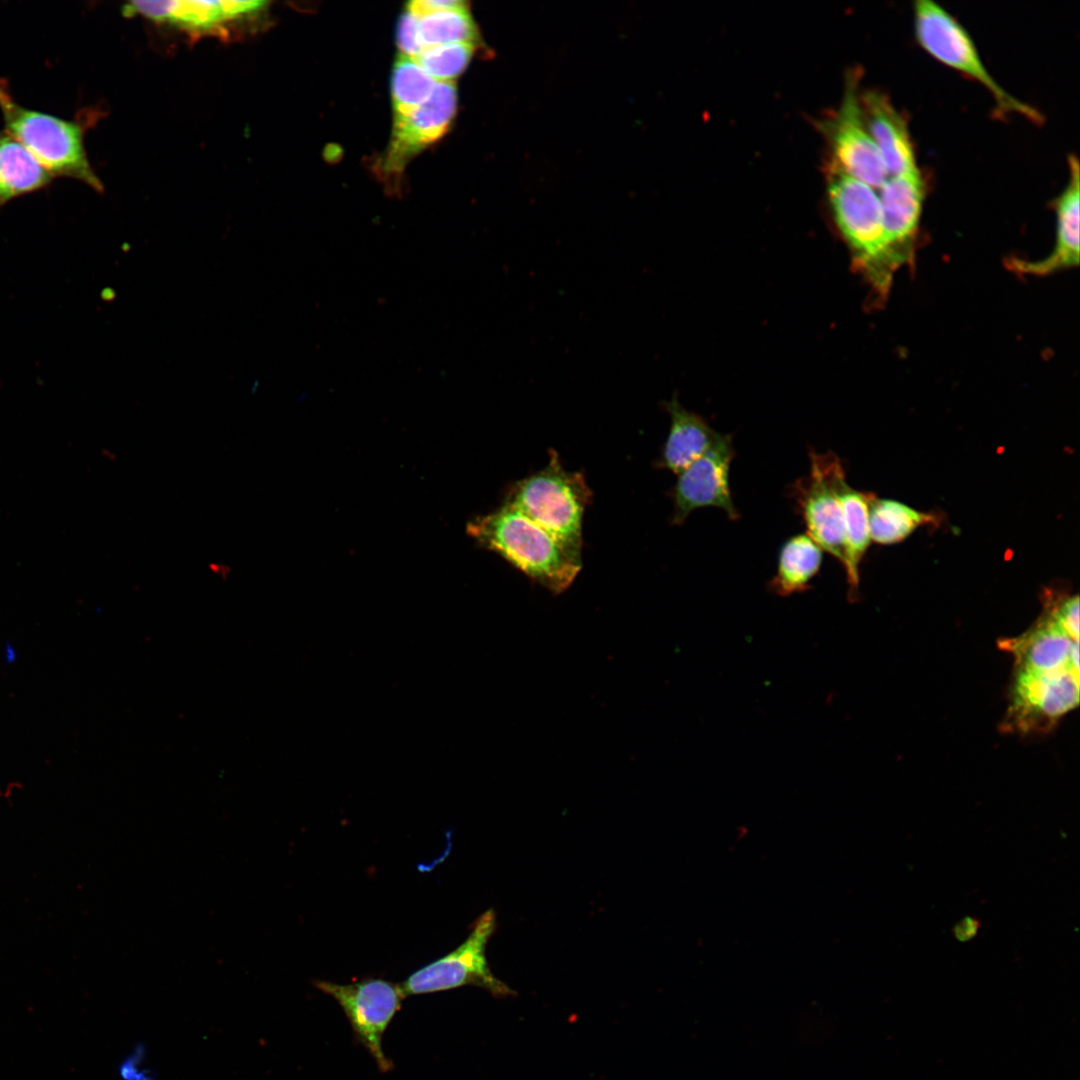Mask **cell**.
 Returning a JSON list of instances; mask_svg holds the SVG:
<instances>
[{
  "mask_svg": "<svg viewBox=\"0 0 1080 1080\" xmlns=\"http://www.w3.org/2000/svg\"><path fill=\"white\" fill-rule=\"evenodd\" d=\"M467 533L482 548L498 554L553 594L564 592L582 568L581 560L506 503L470 521Z\"/></svg>",
  "mask_w": 1080,
  "mask_h": 1080,
  "instance_id": "6da1fadb",
  "label": "cell"
},
{
  "mask_svg": "<svg viewBox=\"0 0 1080 1080\" xmlns=\"http://www.w3.org/2000/svg\"><path fill=\"white\" fill-rule=\"evenodd\" d=\"M0 111L4 130L16 138L53 176L79 180L98 192L103 184L93 171L84 136L95 111L63 119L19 104L5 79H0Z\"/></svg>",
  "mask_w": 1080,
  "mask_h": 1080,
  "instance_id": "7a4b0ae2",
  "label": "cell"
},
{
  "mask_svg": "<svg viewBox=\"0 0 1080 1080\" xmlns=\"http://www.w3.org/2000/svg\"><path fill=\"white\" fill-rule=\"evenodd\" d=\"M541 470L512 483L504 502L550 534L582 561V528L592 491L581 472L567 471L554 449Z\"/></svg>",
  "mask_w": 1080,
  "mask_h": 1080,
  "instance_id": "3957f363",
  "label": "cell"
},
{
  "mask_svg": "<svg viewBox=\"0 0 1080 1080\" xmlns=\"http://www.w3.org/2000/svg\"><path fill=\"white\" fill-rule=\"evenodd\" d=\"M828 196L856 269L878 297L885 298L896 272L887 250L878 193L832 165Z\"/></svg>",
  "mask_w": 1080,
  "mask_h": 1080,
  "instance_id": "277c9868",
  "label": "cell"
},
{
  "mask_svg": "<svg viewBox=\"0 0 1080 1080\" xmlns=\"http://www.w3.org/2000/svg\"><path fill=\"white\" fill-rule=\"evenodd\" d=\"M914 28L921 47L941 63L960 71L984 86L999 108L1034 122L1041 114L1009 94L990 74L973 39L963 25L946 9L931 0L914 4Z\"/></svg>",
  "mask_w": 1080,
  "mask_h": 1080,
  "instance_id": "5b68a950",
  "label": "cell"
},
{
  "mask_svg": "<svg viewBox=\"0 0 1080 1080\" xmlns=\"http://www.w3.org/2000/svg\"><path fill=\"white\" fill-rule=\"evenodd\" d=\"M496 929V913L489 909L472 925L466 940L456 949L422 967L399 985L404 997L476 985L495 996H509L513 991L491 972L486 947Z\"/></svg>",
  "mask_w": 1080,
  "mask_h": 1080,
  "instance_id": "8992f818",
  "label": "cell"
},
{
  "mask_svg": "<svg viewBox=\"0 0 1080 1080\" xmlns=\"http://www.w3.org/2000/svg\"><path fill=\"white\" fill-rule=\"evenodd\" d=\"M838 456L809 450L810 471L789 488V496L808 534L841 565L845 563L846 539L842 508L836 495L832 471Z\"/></svg>",
  "mask_w": 1080,
  "mask_h": 1080,
  "instance_id": "52a82bcc",
  "label": "cell"
},
{
  "mask_svg": "<svg viewBox=\"0 0 1080 1080\" xmlns=\"http://www.w3.org/2000/svg\"><path fill=\"white\" fill-rule=\"evenodd\" d=\"M848 80L841 106L826 126L833 152L832 165L878 190L889 174L866 127L857 95V78Z\"/></svg>",
  "mask_w": 1080,
  "mask_h": 1080,
  "instance_id": "ba28073f",
  "label": "cell"
},
{
  "mask_svg": "<svg viewBox=\"0 0 1080 1080\" xmlns=\"http://www.w3.org/2000/svg\"><path fill=\"white\" fill-rule=\"evenodd\" d=\"M734 455L731 436L724 434L715 446L678 474L669 493L673 502L672 524H683L692 511L703 507L720 508L730 520L740 518L729 486Z\"/></svg>",
  "mask_w": 1080,
  "mask_h": 1080,
  "instance_id": "9c48e42d",
  "label": "cell"
},
{
  "mask_svg": "<svg viewBox=\"0 0 1080 1080\" xmlns=\"http://www.w3.org/2000/svg\"><path fill=\"white\" fill-rule=\"evenodd\" d=\"M1079 703V669L1015 672L1009 719L1016 728H1047Z\"/></svg>",
  "mask_w": 1080,
  "mask_h": 1080,
  "instance_id": "30bf717a",
  "label": "cell"
},
{
  "mask_svg": "<svg viewBox=\"0 0 1080 1080\" xmlns=\"http://www.w3.org/2000/svg\"><path fill=\"white\" fill-rule=\"evenodd\" d=\"M457 109V91L451 82H436L429 98L406 117L393 121L392 137L380 170L391 181L401 176L408 162L439 140L450 127Z\"/></svg>",
  "mask_w": 1080,
  "mask_h": 1080,
  "instance_id": "8fae6325",
  "label": "cell"
},
{
  "mask_svg": "<svg viewBox=\"0 0 1080 1080\" xmlns=\"http://www.w3.org/2000/svg\"><path fill=\"white\" fill-rule=\"evenodd\" d=\"M315 985L332 996L342 1007L355 1032L376 1059L387 1070L390 1063L382 1051V1035L401 1005L404 995L399 987L382 979H369L351 984L317 981Z\"/></svg>",
  "mask_w": 1080,
  "mask_h": 1080,
  "instance_id": "7c38bea8",
  "label": "cell"
},
{
  "mask_svg": "<svg viewBox=\"0 0 1080 1080\" xmlns=\"http://www.w3.org/2000/svg\"><path fill=\"white\" fill-rule=\"evenodd\" d=\"M878 190L887 250L897 272L914 256L925 184L917 168L889 176Z\"/></svg>",
  "mask_w": 1080,
  "mask_h": 1080,
  "instance_id": "4fadbf2b",
  "label": "cell"
},
{
  "mask_svg": "<svg viewBox=\"0 0 1080 1080\" xmlns=\"http://www.w3.org/2000/svg\"><path fill=\"white\" fill-rule=\"evenodd\" d=\"M267 4L264 1H131L124 5L123 14L202 33L255 16Z\"/></svg>",
  "mask_w": 1080,
  "mask_h": 1080,
  "instance_id": "5bb4252c",
  "label": "cell"
},
{
  "mask_svg": "<svg viewBox=\"0 0 1080 1080\" xmlns=\"http://www.w3.org/2000/svg\"><path fill=\"white\" fill-rule=\"evenodd\" d=\"M1068 162L1069 179L1055 202L1056 239L1052 251L1035 261L1013 258L1009 261L1011 270L1042 276L1079 264V164L1075 156Z\"/></svg>",
  "mask_w": 1080,
  "mask_h": 1080,
  "instance_id": "9a60e30c",
  "label": "cell"
},
{
  "mask_svg": "<svg viewBox=\"0 0 1080 1080\" xmlns=\"http://www.w3.org/2000/svg\"><path fill=\"white\" fill-rule=\"evenodd\" d=\"M1001 644L1014 655L1018 671L1079 669V640L1070 637L1047 612L1030 630Z\"/></svg>",
  "mask_w": 1080,
  "mask_h": 1080,
  "instance_id": "2e32d148",
  "label": "cell"
},
{
  "mask_svg": "<svg viewBox=\"0 0 1080 1080\" xmlns=\"http://www.w3.org/2000/svg\"><path fill=\"white\" fill-rule=\"evenodd\" d=\"M860 104L866 127L889 176L917 169L906 121L888 97L878 91H868L860 97Z\"/></svg>",
  "mask_w": 1080,
  "mask_h": 1080,
  "instance_id": "e0dca14e",
  "label": "cell"
},
{
  "mask_svg": "<svg viewBox=\"0 0 1080 1080\" xmlns=\"http://www.w3.org/2000/svg\"><path fill=\"white\" fill-rule=\"evenodd\" d=\"M670 428L656 467L678 475L723 437L700 415L685 409L674 397L664 403Z\"/></svg>",
  "mask_w": 1080,
  "mask_h": 1080,
  "instance_id": "ac0fdd59",
  "label": "cell"
},
{
  "mask_svg": "<svg viewBox=\"0 0 1080 1080\" xmlns=\"http://www.w3.org/2000/svg\"><path fill=\"white\" fill-rule=\"evenodd\" d=\"M832 480L839 499L845 527L846 555L843 565L849 600H855L859 587V566L870 545L869 508L873 494L858 491L846 481L842 462L837 458L832 471Z\"/></svg>",
  "mask_w": 1080,
  "mask_h": 1080,
  "instance_id": "d6986e66",
  "label": "cell"
},
{
  "mask_svg": "<svg viewBox=\"0 0 1080 1080\" xmlns=\"http://www.w3.org/2000/svg\"><path fill=\"white\" fill-rule=\"evenodd\" d=\"M53 176L7 131H0V209L10 200L49 186Z\"/></svg>",
  "mask_w": 1080,
  "mask_h": 1080,
  "instance_id": "ffe728a7",
  "label": "cell"
},
{
  "mask_svg": "<svg viewBox=\"0 0 1080 1080\" xmlns=\"http://www.w3.org/2000/svg\"><path fill=\"white\" fill-rule=\"evenodd\" d=\"M823 561V550L806 533L789 537L781 545L777 571L768 583L776 595L786 597L810 588Z\"/></svg>",
  "mask_w": 1080,
  "mask_h": 1080,
  "instance_id": "44dd1931",
  "label": "cell"
},
{
  "mask_svg": "<svg viewBox=\"0 0 1080 1080\" xmlns=\"http://www.w3.org/2000/svg\"><path fill=\"white\" fill-rule=\"evenodd\" d=\"M936 516L911 508L892 499L873 495L869 508L870 539L877 544L891 545L910 536L917 528L936 522Z\"/></svg>",
  "mask_w": 1080,
  "mask_h": 1080,
  "instance_id": "7402d4cb",
  "label": "cell"
},
{
  "mask_svg": "<svg viewBox=\"0 0 1080 1080\" xmlns=\"http://www.w3.org/2000/svg\"><path fill=\"white\" fill-rule=\"evenodd\" d=\"M436 81L414 58L400 54L392 75L393 120H399L423 104L432 93Z\"/></svg>",
  "mask_w": 1080,
  "mask_h": 1080,
  "instance_id": "603a6c76",
  "label": "cell"
},
{
  "mask_svg": "<svg viewBox=\"0 0 1080 1080\" xmlns=\"http://www.w3.org/2000/svg\"><path fill=\"white\" fill-rule=\"evenodd\" d=\"M419 35L424 48L465 43L478 46L479 30L469 8L438 12L419 18Z\"/></svg>",
  "mask_w": 1080,
  "mask_h": 1080,
  "instance_id": "cb8c5ba5",
  "label": "cell"
},
{
  "mask_svg": "<svg viewBox=\"0 0 1080 1080\" xmlns=\"http://www.w3.org/2000/svg\"><path fill=\"white\" fill-rule=\"evenodd\" d=\"M476 47L465 43L437 45L414 59L436 82H451L466 69Z\"/></svg>",
  "mask_w": 1080,
  "mask_h": 1080,
  "instance_id": "d4e9b609",
  "label": "cell"
},
{
  "mask_svg": "<svg viewBox=\"0 0 1080 1080\" xmlns=\"http://www.w3.org/2000/svg\"><path fill=\"white\" fill-rule=\"evenodd\" d=\"M1046 612L1070 637L1079 640V597L1077 594L1049 604Z\"/></svg>",
  "mask_w": 1080,
  "mask_h": 1080,
  "instance_id": "484cf974",
  "label": "cell"
},
{
  "mask_svg": "<svg viewBox=\"0 0 1080 1080\" xmlns=\"http://www.w3.org/2000/svg\"><path fill=\"white\" fill-rule=\"evenodd\" d=\"M397 44L400 54L411 58L417 57L425 50L419 35V18L409 11L400 18L397 27Z\"/></svg>",
  "mask_w": 1080,
  "mask_h": 1080,
  "instance_id": "4316f807",
  "label": "cell"
},
{
  "mask_svg": "<svg viewBox=\"0 0 1080 1080\" xmlns=\"http://www.w3.org/2000/svg\"><path fill=\"white\" fill-rule=\"evenodd\" d=\"M467 8L468 3L460 0H416L407 5V11L418 18L438 12Z\"/></svg>",
  "mask_w": 1080,
  "mask_h": 1080,
  "instance_id": "83f0119b",
  "label": "cell"
},
{
  "mask_svg": "<svg viewBox=\"0 0 1080 1080\" xmlns=\"http://www.w3.org/2000/svg\"><path fill=\"white\" fill-rule=\"evenodd\" d=\"M980 927L981 923L976 917L965 916L953 926L952 934L956 940L966 942L978 934Z\"/></svg>",
  "mask_w": 1080,
  "mask_h": 1080,
  "instance_id": "f1b7e54d",
  "label": "cell"
}]
</instances>
